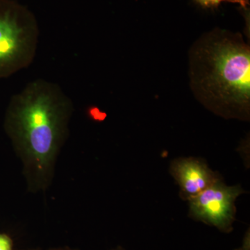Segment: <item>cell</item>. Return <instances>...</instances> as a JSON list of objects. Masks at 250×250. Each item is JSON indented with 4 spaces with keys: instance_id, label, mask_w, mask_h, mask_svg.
Masks as SVG:
<instances>
[{
    "instance_id": "7a4b0ae2",
    "label": "cell",
    "mask_w": 250,
    "mask_h": 250,
    "mask_svg": "<svg viewBox=\"0 0 250 250\" xmlns=\"http://www.w3.org/2000/svg\"><path fill=\"white\" fill-rule=\"evenodd\" d=\"M189 78L195 98L215 114L248 121L250 48L239 33L216 29L189 51Z\"/></svg>"
},
{
    "instance_id": "277c9868",
    "label": "cell",
    "mask_w": 250,
    "mask_h": 250,
    "mask_svg": "<svg viewBox=\"0 0 250 250\" xmlns=\"http://www.w3.org/2000/svg\"><path fill=\"white\" fill-rule=\"evenodd\" d=\"M241 185L228 186L223 179L197 196L188 200L189 215L198 221L212 225L222 231L232 228L236 217L237 198L244 193Z\"/></svg>"
},
{
    "instance_id": "8992f818",
    "label": "cell",
    "mask_w": 250,
    "mask_h": 250,
    "mask_svg": "<svg viewBox=\"0 0 250 250\" xmlns=\"http://www.w3.org/2000/svg\"><path fill=\"white\" fill-rule=\"evenodd\" d=\"M12 241L7 235L0 233V250H12Z\"/></svg>"
},
{
    "instance_id": "5b68a950",
    "label": "cell",
    "mask_w": 250,
    "mask_h": 250,
    "mask_svg": "<svg viewBox=\"0 0 250 250\" xmlns=\"http://www.w3.org/2000/svg\"><path fill=\"white\" fill-rule=\"evenodd\" d=\"M170 173L178 184L180 197L187 201L223 179L205 161L195 157L178 158L172 161Z\"/></svg>"
},
{
    "instance_id": "6da1fadb",
    "label": "cell",
    "mask_w": 250,
    "mask_h": 250,
    "mask_svg": "<svg viewBox=\"0 0 250 250\" xmlns=\"http://www.w3.org/2000/svg\"><path fill=\"white\" fill-rule=\"evenodd\" d=\"M74 104L60 85L38 79L11 97L4 129L22 163L28 190L45 192L68 137Z\"/></svg>"
},
{
    "instance_id": "3957f363",
    "label": "cell",
    "mask_w": 250,
    "mask_h": 250,
    "mask_svg": "<svg viewBox=\"0 0 250 250\" xmlns=\"http://www.w3.org/2000/svg\"><path fill=\"white\" fill-rule=\"evenodd\" d=\"M40 29L35 15L16 0H0V80L34 62Z\"/></svg>"
},
{
    "instance_id": "52a82bcc",
    "label": "cell",
    "mask_w": 250,
    "mask_h": 250,
    "mask_svg": "<svg viewBox=\"0 0 250 250\" xmlns=\"http://www.w3.org/2000/svg\"><path fill=\"white\" fill-rule=\"evenodd\" d=\"M225 0H195V1L205 8L217 7L220 3Z\"/></svg>"
}]
</instances>
